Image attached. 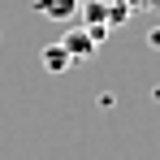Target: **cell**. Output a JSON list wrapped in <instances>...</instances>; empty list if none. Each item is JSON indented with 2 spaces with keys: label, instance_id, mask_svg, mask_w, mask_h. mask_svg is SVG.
Segmentation results:
<instances>
[{
  "label": "cell",
  "instance_id": "1",
  "mask_svg": "<svg viewBox=\"0 0 160 160\" xmlns=\"http://www.w3.org/2000/svg\"><path fill=\"white\" fill-rule=\"evenodd\" d=\"M61 48L69 52V61H87V56H95L100 43H95V35H91L87 26H74V30H65V35H61Z\"/></svg>",
  "mask_w": 160,
  "mask_h": 160
},
{
  "label": "cell",
  "instance_id": "2",
  "mask_svg": "<svg viewBox=\"0 0 160 160\" xmlns=\"http://www.w3.org/2000/svg\"><path fill=\"white\" fill-rule=\"evenodd\" d=\"M78 4H82V0H35V13L65 22V18H74V13H78Z\"/></svg>",
  "mask_w": 160,
  "mask_h": 160
},
{
  "label": "cell",
  "instance_id": "3",
  "mask_svg": "<svg viewBox=\"0 0 160 160\" xmlns=\"http://www.w3.org/2000/svg\"><path fill=\"white\" fill-rule=\"evenodd\" d=\"M69 65H74V61H69V52H65L61 43H48V48H43V69H48V74H65Z\"/></svg>",
  "mask_w": 160,
  "mask_h": 160
}]
</instances>
